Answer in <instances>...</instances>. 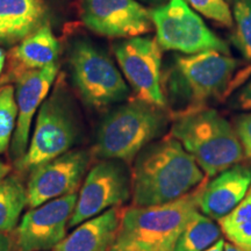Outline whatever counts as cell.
Listing matches in <instances>:
<instances>
[{
	"instance_id": "cell-1",
	"label": "cell",
	"mask_w": 251,
	"mask_h": 251,
	"mask_svg": "<svg viewBox=\"0 0 251 251\" xmlns=\"http://www.w3.org/2000/svg\"><path fill=\"white\" fill-rule=\"evenodd\" d=\"M130 180L133 206H155L192 192L205 181V174L180 142L170 136L140 152Z\"/></svg>"
},
{
	"instance_id": "cell-2",
	"label": "cell",
	"mask_w": 251,
	"mask_h": 251,
	"mask_svg": "<svg viewBox=\"0 0 251 251\" xmlns=\"http://www.w3.org/2000/svg\"><path fill=\"white\" fill-rule=\"evenodd\" d=\"M241 68L238 59L216 50L178 56L163 86L166 85L172 98L187 101L183 113L196 111L211 100H224L243 84L249 70Z\"/></svg>"
},
{
	"instance_id": "cell-3",
	"label": "cell",
	"mask_w": 251,
	"mask_h": 251,
	"mask_svg": "<svg viewBox=\"0 0 251 251\" xmlns=\"http://www.w3.org/2000/svg\"><path fill=\"white\" fill-rule=\"evenodd\" d=\"M203 185L175 201L125 209L109 251H174L188 220L199 212Z\"/></svg>"
},
{
	"instance_id": "cell-4",
	"label": "cell",
	"mask_w": 251,
	"mask_h": 251,
	"mask_svg": "<svg viewBox=\"0 0 251 251\" xmlns=\"http://www.w3.org/2000/svg\"><path fill=\"white\" fill-rule=\"evenodd\" d=\"M170 136L180 142L207 177H215L246 157L236 129L213 108L175 117Z\"/></svg>"
},
{
	"instance_id": "cell-5",
	"label": "cell",
	"mask_w": 251,
	"mask_h": 251,
	"mask_svg": "<svg viewBox=\"0 0 251 251\" xmlns=\"http://www.w3.org/2000/svg\"><path fill=\"white\" fill-rule=\"evenodd\" d=\"M168 124L164 108L133 100L105 118L100 125L94 152L103 159L130 163Z\"/></svg>"
},
{
	"instance_id": "cell-6",
	"label": "cell",
	"mask_w": 251,
	"mask_h": 251,
	"mask_svg": "<svg viewBox=\"0 0 251 251\" xmlns=\"http://www.w3.org/2000/svg\"><path fill=\"white\" fill-rule=\"evenodd\" d=\"M57 83L37 111L35 128L27 151L15 162L18 170L30 174L37 166L70 151L76 143L79 129L72 103L63 85V75Z\"/></svg>"
},
{
	"instance_id": "cell-7",
	"label": "cell",
	"mask_w": 251,
	"mask_h": 251,
	"mask_svg": "<svg viewBox=\"0 0 251 251\" xmlns=\"http://www.w3.org/2000/svg\"><path fill=\"white\" fill-rule=\"evenodd\" d=\"M69 61L74 85L90 107L107 108L128 97L129 89L125 78L102 50L79 41L72 48Z\"/></svg>"
},
{
	"instance_id": "cell-8",
	"label": "cell",
	"mask_w": 251,
	"mask_h": 251,
	"mask_svg": "<svg viewBox=\"0 0 251 251\" xmlns=\"http://www.w3.org/2000/svg\"><path fill=\"white\" fill-rule=\"evenodd\" d=\"M150 14L162 50H175L185 55L207 50L229 54L227 43L213 33L184 0H170L151 9Z\"/></svg>"
},
{
	"instance_id": "cell-9",
	"label": "cell",
	"mask_w": 251,
	"mask_h": 251,
	"mask_svg": "<svg viewBox=\"0 0 251 251\" xmlns=\"http://www.w3.org/2000/svg\"><path fill=\"white\" fill-rule=\"evenodd\" d=\"M113 52L135 99L165 109L162 48L157 40L147 36L126 39L115 43Z\"/></svg>"
},
{
	"instance_id": "cell-10",
	"label": "cell",
	"mask_w": 251,
	"mask_h": 251,
	"mask_svg": "<svg viewBox=\"0 0 251 251\" xmlns=\"http://www.w3.org/2000/svg\"><path fill=\"white\" fill-rule=\"evenodd\" d=\"M131 180L120 161L103 159L86 175L69 227H77L86 220L101 214L129 199Z\"/></svg>"
},
{
	"instance_id": "cell-11",
	"label": "cell",
	"mask_w": 251,
	"mask_h": 251,
	"mask_svg": "<svg viewBox=\"0 0 251 251\" xmlns=\"http://www.w3.org/2000/svg\"><path fill=\"white\" fill-rule=\"evenodd\" d=\"M87 29L109 39H131L152 30L151 14L137 0H79Z\"/></svg>"
},
{
	"instance_id": "cell-12",
	"label": "cell",
	"mask_w": 251,
	"mask_h": 251,
	"mask_svg": "<svg viewBox=\"0 0 251 251\" xmlns=\"http://www.w3.org/2000/svg\"><path fill=\"white\" fill-rule=\"evenodd\" d=\"M77 197L75 192L30 208L17 228V250H54L67 236V226L76 206Z\"/></svg>"
},
{
	"instance_id": "cell-13",
	"label": "cell",
	"mask_w": 251,
	"mask_h": 251,
	"mask_svg": "<svg viewBox=\"0 0 251 251\" xmlns=\"http://www.w3.org/2000/svg\"><path fill=\"white\" fill-rule=\"evenodd\" d=\"M90 162L85 150H70L29 174L27 206L34 208L54 199L77 192Z\"/></svg>"
},
{
	"instance_id": "cell-14",
	"label": "cell",
	"mask_w": 251,
	"mask_h": 251,
	"mask_svg": "<svg viewBox=\"0 0 251 251\" xmlns=\"http://www.w3.org/2000/svg\"><path fill=\"white\" fill-rule=\"evenodd\" d=\"M58 72L59 64L56 62L39 70L24 72L14 80L18 120L12 139V156L15 162L27 151L34 115L47 99Z\"/></svg>"
},
{
	"instance_id": "cell-15",
	"label": "cell",
	"mask_w": 251,
	"mask_h": 251,
	"mask_svg": "<svg viewBox=\"0 0 251 251\" xmlns=\"http://www.w3.org/2000/svg\"><path fill=\"white\" fill-rule=\"evenodd\" d=\"M251 187V169L235 164L205 183L199 201V211L219 221L244 199Z\"/></svg>"
},
{
	"instance_id": "cell-16",
	"label": "cell",
	"mask_w": 251,
	"mask_h": 251,
	"mask_svg": "<svg viewBox=\"0 0 251 251\" xmlns=\"http://www.w3.org/2000/svg\"><path fill=\"white\" fill-rule=\"evenodd\" d=\"M61 47L48 21L9 50L6 78L15 80L24 72L39 70L57 62Z\"/></svg>"
},
{
	"instance_id": "cell-17",
	"label": "cell",
	"mask_w": 251,
	"mask_h": 251,
	"mask_svg": "<svg viewBox=\"0 0 251 251\" xmlns=\"http://www.w3.org/2000/svg\"><path fill=\"white\" fill-rule=\"evenodd\" d=\"M119 207H113L101 214L86 220L55 248L56 251H109L120 227Z\"/></svg>"
},
{
	"instance_id": "cell-18",
	"label": "cell",
	"mask_w": 251,
	"mask_h": 251,
	"mask_svg": "<svg viewBox=\"0 0 251 251\" xmlns=\"http://www.w3.org/2000/svg\"><path fill=\"white\" fill-rule=\"evenodd\" d=\"M45 0H0V45H18L47 23Z\"/></svg>"
},
{
	"instance_id": "cell-19",
	"label": "cell",
	"mask_w": 251,
	"mask_h": 251,
	"mask_svg": "<svg viewBox=\"0 0 251 251\" xmlns=\"http://www.w3.org/2000/svg\"><path fill=\"white\" fill-rule=\"evenodd\" d=\"M221 228L202 213L197 212L188 220L174 251H205L221 238Z\"/></svg>"
},
{
	"instance_id": "cell-20",
	"label": "cell",
	"mask_w": 251,
	"mask_h": 251,
	"mask_svg": "<svg viewBox=\"0 0 251 251\" xmlns=\"http://www.w3.org/2000/svg\"><path fill=\"white\" fill-rule=\"evenodd\" d=\"M27 206V190L18 176H7L0 181V234L17 227Z\"/></svg>"
},
{
	"instance_id": "cell-21",
	"label": "cell",
	"mask_w": 251,
	"mask_h": 251,
	"mask_svg": "<svg viewBox=\"0 0 251 251\" xmlns=\"http://www.w3.org/2000/svg\"><path fill=\"white\" fill-rule=\"evenodd\" d=\"M218 222L231 243L251 251V187L242 201Z\"/></svg>"
},
{
	"instance_id": "cell-22",
	"label": "cell",
	"mask_w": 251,
	"mask_h": 251,
	"mask_svg": "<svg viewBox=\"0 0 251 251\" xmlns=\"http://www.w3.org/2000/svg\"><path fill=\"white\" fill-rule=\"evenodd\" d=\"M18 106L15 90L11 84L0 89V155L7 151L17 127Z\"/></svg>"
},
{
	"instance_id": "cell-23",
	"label": "cell",
	"mask_w": 251,
	"mask_h": 251,
	"mask_svg": "<svg viewBox=\"0 0 251 251\" xmlns=\"http://www.w3.org/2000/svg\"><path fill=\"white\" fill-rule=\"evenodd\" d=\"M233 41L243 57L251 61V0H233Z\"/></svg>"
},
{
	"instance_id": "cell-24",
	"label": "cell",
	"mask_w": 251,
	"mask_h": 251,
	"mask_svg": "<svg viewBox=\"0 0 251 251\" xmlns=\"http://www.w3.org/2000/svg\"><path fill=\"white\" fill-rule=\"evenodd\" d=\"M187 2L198 13L222 27H233L234 19L226 0H187Z\"/></svg>"
},
{
	"instance_id": "cell-25",
	"label": "cell",
	"mask_w": 251,
	"mask_h": 251,
	"mask_svg": "<svg viewBox=\"0 0 251 251\" xmlns=\"http://www.w3.org/2000/svg\"><path fill=\"white\" fill-rule=\"evenodd\" d=\"M235 129L242 143L244 155L251 158V113L242 114L236 119Z\"/></svg>"
},
{
	"instance_id": "cell-26",
	"label": "cell",
	"mask_w": 251,
	"mask_h": 251,
	"mask_svg": "<svg viewBox=\"0 0 251 251\" xmlns=\"http://www.w3.org/2000/svg\"><path fill=\"white\" fill-rule=\"evenodd\" d=\"M235 102L238 108L244 109V111H251V78L238 93Z\"/></svg>"
},
{
	"instance_id": "cell-27",
	"label": "cell",
	"mask_w": 251,
	"mask_h": 251,
	"mask_svg": "<svg viewBox=\"0 0 251 251\" xmlns=\"http://www.w3.org/2000/svg\"><path fill=\"white\" fill-rule=\"evenodd\" d=\"M0 251H13V241L7 234H0Z\"/></svg>"
},
{
	"instance_id": "cell-28",
	"label": "cell",
	"mask_w": 251,
	"mask_h": 251,
	"mask_svg": "<svg viewBox=\"0 0 251 251\" xmlns=\"http://www.w3.org/2000/svg\"><path fill=\"white\" fill-rule=\"evenodd\" d=\"M9 171H11V166H9L7 163H5L4 161L0 159V181L7 177Z\"/></svg>"
},
{
	"instance_id": "cell-29",
	"label": "cell",
	"mask_w": 251,
	"mask_h": 251,
	"mask_svg": "<svg viewBox=\"0 0 251 251\" xmlns=\"http://www.w3.org/2000/svg\"><path fill=\"white\" fill-rule=\"evenodd\" d=\"M225 241L222 238H220L218 242L213 244L212 247H209L208 249H206L205 251H224L225 249Z\"/></svg>"
},
{
	"instance_id": "cell-30",
	"label": "cell",
	"mask_w": 251,
	"mask_h": 251,
	"mask_svg": "<svg viewBox=\"0 0 251 251\" xmlns=\"http://www.w3.org/2000/svg\"><path fill=\"white\" fill-rule=\"evenodd\" d=\"M5 64H6V54L4 50L0 48V77H1L2 71H4Z\"/></svg>"
},
{
	"instance_id": "cell-31",
	"label": "cell",
	"mask_w": 251,
	"mask_h": 251,
	"mask_svg": "<svg viewBox=\"0 0 251 251\" xmlns=\"http://www.w3.org/2000/svg\"><path fill=\"white\" fill-rule=\"evenodd\" d=\"M224 251H248V250H244L242 248H238L233 243H225Z\"/></svg>"
},
{
	"instance_id": "cell-32",
	"label": "cell",
	"mask_w": 251,
	"mask_h": 251,
	"mask_svg": "<svg viewBox=\"0 0 251 251\" xmlns=\"http://www.w3.org/2000/svg\"><path fill=\"white\" fill-rule=\"evenodd\" d=\"M142 1L147 2V4H152V5H162L165 0H142Z\"/></svg>"
},
{
	"instance_id": "cell-33",
	"label": "cell",
	"mask_w": 251,
	"mask_h": 251,
	"mask_svg": "<svg viewBox=\"0 0 251 251\" xmlns=\"http://www.w3.org/2000/svg\"><path fill=\"white\" fill-rule=\"evenodd\" d=\"M7 78H6V76L4 78H0V89H1V86H4L5 84H7Z\"/></svg>"
},
{
	"instance_id": "cell-34",
	"label": "cell",
	"mask_w": 251,
	"mask_h": 251,
	"mask_svg": "<svg viewBox=\"0 0 251 251\" xmlns=\"http://www.w3.org/2000/svg\"><path fill=\"white\" fill-rule=\"evenodd\" d=\"M52 251H56V250H52Z\"/></svg>"
}]
</instances>
